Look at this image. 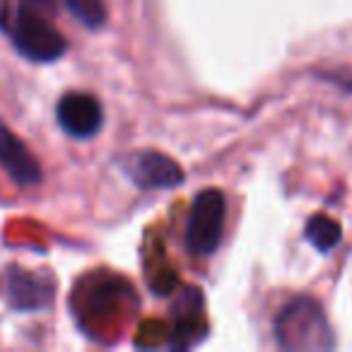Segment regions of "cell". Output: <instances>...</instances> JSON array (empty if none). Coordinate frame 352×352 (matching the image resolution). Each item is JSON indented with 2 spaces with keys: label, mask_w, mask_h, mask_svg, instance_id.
I'll list each match as a JSON object with an SVG mask.
<instances>
[{
  "label": "cell",
  "mask_w": 352,
  "mask_h": 352,
  "mask_svg": "<svg viewBox=\"0 0 352 352\" xmlns=\"http://www.w3.org/2000/svg\"><path fill=\"white\" fill-rule=\"evenodd\" d=\"M44 12L30 0H15L0 12V25L10 34L15 49L34 63H54L68 49L65 36L49 25Z\"/></svg>",
  "instance_id": "obj_1"
},
{
  "label": "cell",
  "mask_w": 352,
  "mask_h": 352,
  "mask_svg": "<svg viewBox=\"0 0 352 352\" xmlns=\"http://www.w3.org/2000/svg\"><path fill=\"white\" fill-rule=\"evenodd\" d=\"M275 338L283 350H333L336 338L323 307L314 297H294L275 318Z\"/></svg>",
  "instance_id": "obj_2"
},
{
  "label": "cell",
  "mask_w": 352,
  "mask_h": 352,
  "mask_svg": "<svg viewBox=\"0 0 352 352\" xmlns=\"http://www.w3.org/2000/svg\"><path fill=\"white\" fill-rule=\"evenodd\" d=\"M225 196L217 188H206L196 196L188 212L186 249L193 256H212L225 232Z\"/></svg>",
  "instance_id": "obj_3"
},
{
  "label": "cell",
  "mask_w": 352,
  "mask_h": 352,
  "mask_svg": "<svg viewBox=\"0 0 352 352\" xmlns=\"http://www.w3.org/2000/svg\"><path fill=\"white\" fill-rule=\"evenodd\" d=\"M123 174L140 188H174L184 184L179 162L157 150H138L121 160Z\"/></svg>",
  "instance_id": "obj_4"
},
{
  "label": "cell",
  "mask_w": 352,
  "mask_h": 352,
  "mask_svg": "<svg viewBox=\"0 0 352 352\" xmlns=\"http://www.w3.org/2000/svg\"><path fill=\"white\" fill-rule=\"evenodd\" d=\"M56 118L63 133H68L75 140H87L97 135L104 121V109L97 97L87 92H70L58 102Z\"/></svg>",
  "instance_id": "obj_5"
},
{
  "label": "cell",
  "mask_w": 352,
  "mask_h": 352,
  "mask_svg": "<svg viewBox=\"0 0 352 352\" xmlns=\"http://www.w3.org/2000/svg\"><path fill=\"white\" fill-rule=\"evenodd\" d=\"M0 164L10 174L12 182L20 184V186H36L41 182L39 160L6 126H0Z\"/></svg>",
  "instance_id": "obj_6"
},
{
  "label": "cell",
  "mask_w": 352,
  "mask_h": 352,
  "mask_svg": "<svg viewBox=\"0 0 352 352\" xmlns=\"http://www.w3.org/2000/svg\"><path fill=\"white\" fill-rule=\"evenodd\" d=\"M54 297V280L49 275L32 273L25 268H10L8 299L17 309H41Z\"/></svg>",
  "instance_id": "obj_7"
},
{
  "label": "cell",
  "mask_w": 352,
  "mask_h": 352,
  "mask_svg": "<svg viewBox=\"0 0 352 352\" xmlns=\"http://www.w3.org/2000/svg\"><path fill=\"white\" fill-rule=\"evenodd\" d=\"M340 225L336 220H331L328 215H314L307 222V239L314 249H318L321 254H328L333 246H338L340 241Z\"/></svg>",
  "instance_id": "obj_8"
},
{
  "label": "cell",
  "mask_w": 352,
  "mask_h": 352,
  "mask_svg": "<svg viewBox=\"0 0 352 352\" xmlns=\"http://www.w3.org/2000/svg\"><path fill=\"white\" fill-rule=\"evenodd\" d=\"M65 6L87 30H99L107 22L104 0H65Z\"/></svg>",
  "instance_id": "obj_9"
}]
</instances>
